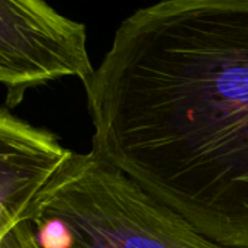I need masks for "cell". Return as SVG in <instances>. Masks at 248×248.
<instances>
[{
    "instance_id": "2",
    "label": "cell",
    "mask_w": 248,
    "mask_h": 248,
    "mask_svg": "<svg viewBox=\"0 0 248 248\" xmlns=\"http://www.w3.org/2000/svg\"><path fill=\"white\" fill-rule=\"evenodd\" d=\"M28 221L41 248H230L92 151L68 155L36 195Z\"/></svg>"
},
{
    "instance_id": "1",
    "label": "cell",
    "mask_w": 248,
    "mask_h": 248,
    "mask_svg": "<svg viewBox=\"0 0 248 248\" xmlns=\"http://www.w3.org/2000/svg\"><path fill=\"white\" fill-rule=\"evenodd\" d=\"M83 84L93 154L206 238L248 248V0L134 12Z\"/></svg>"
},
{
    "instance_id": "5",
    "label": "cell",
    "mask_w": 248,
    "mask_h": 248,
    "mask_svg": "<svg viewBox=\"0 0 248 248\" xmlns=\"http://www.w3.org/2000/svg\"><path fill=\"white\" fill-rule=\"evenodd\" d=\"M0 248H41L31 221H23L12 228L1 240Z\"/></svg>"
},
{
    "instance_id": "3",
    "label": "cell",
    "mask_w": 248,
    "mask_h": 248,
    "mask_svg": "<svg viewBox=\"0 0 248 248\" xmlns=\"http://www.w3.org/2000/svg\"><path fill=\"white\" fill-rule=\"evenodd\" d=\"M86 26L41 0H0V84L7 108L17 106L29 89L62 77L86 83L94 68Z\"/></svg>"
},
{
    "instance_id": "4",
    "label": "cell",
    "mask_w": 248,
    "mask_h": 248,
    "mask_svg": "<svg viewBox=\"0 0 248 248\" xmlns=\"http://www.w3.org/2000/svg\"><path fill=\"white\" fill-rule=\"evenodd\" d=\"M71 153L54 132L0 108V240L28 219L36 195Z\"/></svg>"
}]
</instances>
